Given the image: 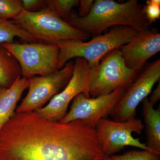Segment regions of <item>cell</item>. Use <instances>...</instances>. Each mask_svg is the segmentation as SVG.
<instances>
[{
	"mask_svg": "<svg viewBox=\"0 0 160 160\" xmlns=\"http://www.w3.org/2000/svg\"><path fill=\"white\" fill-rule=\"evenodd\" d=\"M95 129L80 121L17 113L0 130V160H103Z\"/></svg>",
	"mask_w": 160,
	"mask_h": 160,
	"instance_id": "obj_1",
	"label": "cell"
},
{
	"mask_svg": "<svg viewBox=\"0 0 160 160\" xmlns=\"http://www.w3.org/2000/svg\"><path fill=\"white\" fill-rule=\"evenodd\" d=\"M144 5L137 0L120 3L113 0L94 1L89 14L79 18L72 10L64 19L75 29L96 36L113 26H130L139 31L149 29V22L143 12Z\"/></svg>",
	"mask_w": 160,
	"mask_h": 160,
	"instance_id": "obj_2",
	"label": "cell"
},
{
	"mask_svg": "<svg viewBox=\"0 0 160 160\" xmlns=\"http://www.w3.org/2000/svg\"><path fill=\"white\" fill-rule=\"evenodd\" d=\"M139 31L130 26H118L109 28L104 34L96 36L87 42L60 41L57 44L59 47L58 70L74 58L85 59L89 68L97 66L108 52L129 42Z\"/></svg>",
	"mask_w": 160,
	"mask_h": 160,
	"instance_id": "obj_3",
	"label": "cell"
},
{
	"mask_svg": "<svg viewBox=\"0 0 160 160\" xmlns=\"http://www.w3.org/2000/svg\"><path fill=\"white\" fill-rule=\"evenodd\" d=\"M12 21L39 41L57 45L61 41H87L90 35L75 29L49 7L37 12L23 10Z\"/></svg>",
	"mask_w": 160,
	"mask_h": 160,
	"instance_id": "obj_4",
	"label": "cell"
},
{
	"mask_svg": "<svg viewBox=\"0 0 160 160\" xmlns=\"http://www.w3.org/2000/svg\"><path fill=\"white\" fill-rule=\"evenodd\" d=\"M90 98L109 94L122 86L128 87L139 73L126 66L119 48L109 52L97 66L89 68Z\"/></svg>",
	"mask_w": 160,
	"mask_h": 160,
	"instance_id": "obj_5",
	"label": "cell"
},
{
	"mask_svg": "<svg viewBox=\"0 0 160 160\" xmlns=\"http://www.w3.org/2000/svg\"><path fill=\"white\" fill-rule=\"evenodd\" d=\"M17 60L22 77L29 78L39 75H47L57 71L59 47L42 43L1 44Z\"/></svg>",
	"mask_w": 160,
	"mask_h": 160,
	"instance_id": "obj_6",
	"label": "cell"
},
{
	"mask_svg": "<svg viewBox=\"0 0 160 160\" xmlns=\"http://www.w3.org/2000/svg\"><path fill=\"white\" fill-rule=\"evenodd\" d=\"M144 128L142 120L135 117L125 122L102 119L95 129L102 151L105 155L110 157L127 146L150 150L146 143L132 135V132L141 134Z\"/></svg>",
	"mask_w": 160,
	"mask_h": 160,
	"instance_id": "obj_7",
	"label": "cell"
},
{
	"mask_svg": "<svg viewBox=\"0 0 160 160\" xmlns=\"http://www.w3.org/2000/svg\"><path fill=\"white\" fill-rule=\"evenodd\" d=\"M73 67L74 62L69 61L62 69L53 73L28 78V93L16 112H34L42 108L67 86L72 76Z\"/></svg>",
	"mask_w": 160,
	"mask_h": 160,
	"instance_id": "obj_8",
	"label": "cell"
},
{
	"mask_svg": "<svg viewBox=\"0 0 160 160\" xmlns=\"http://www.w3.org/2000/svg\"><path fill=\"white\" fill-rule=\"evenodd\" d=\"M160 60L146 62L134 82L125 89L112 112V120L125 122L135 117L139 103L151 92L154 84L160 81Z\"/></svg>",
	"mask_w": 160,
	"mask_h": 160,
	"instance_id": "obj_9",
	"label": "cell"
},
{
	"mask_svg": "<svg viewBox=\"0 0 160 160\" xmlns=\"http://www.w3.org/2000/svg\"><path fill=\"white\" fill-rule=\"evenodd\" d=\"M127 87L122 86L109 94L95 98H87L79 93L72 100L70 110L60 122L80 121L95 129L101 120L110 115Z\"/></svg>",
	"mask_w": 160,
	"mask_h": 160,
	"instance_id": "obj_10",
	"label": "cell"
},
{
	"mask_svg": "<svg viewBox=\"0 0 160 160\" xmlns=\"http://www.w3.org/2000/svg\"><path fill=\"white\" fill-rule=\"evenodd\" d=\"M89 69L86 60L75 58L72 76L67 86L54 96L47 106L34 112L46 119L60 122L67 113L69 103L77 95L82 93L90 98Z\"/></svg>",
	"mask_w": 160,
	"mask_h": 160,
	"instance_id": "obj_11",
	"label": "cell"
},
{
	"mask_svg": "<svg viewBox=\"0 0 160 160\" xmlns=\"http://www.w3.org/2000/svg\"><path fill=\"white\" fill-rule=\"evenodd\" d=\"M126 66L139 73L146 62L160 50V33L156 28L139 32L119 48Z\"/></svg>",
	"mask_w": 160,
	"mask_h": 160,
	"instance_id": "obj_12",
	"label": "cell"
},
{
	"mask_svg": "<svg viewBox=\"0 0 160 160\" xmlns=\"http://www.w3.org/2000/svg\"><path fill=\"white\" fill-rule=\"evenodd\" d=\"M28 85V78L21 77L9 88L0 87V130L15 113L17 103Z\"/></svg>",
	"mask_w": 160,
	"mask_h": 160,
	"instance_id": "obj_13",
	"label": "cell"
},
{
	"mask_svg": "<svg viewBox=\"0 0 160 160\" xmlns=\"http://www.w3.org/2000/svg\"><path fill=\"white\" fill-rule=\"evenodd\" d=\"M142 116L145 123L146 146L150 151L160 154V106L155 109L147 98L142 101Z\"/></svg>",
	"mask_w": 160,
	"mask_h": 160,
	"instance_id": "obj_14",
	"label": "cell"
},
{
	"mask_svg": "<svg viewBox=\"0 0 160 160\" xmlns=\"http://www.w3.org/2000/svg\"><path fill=\"white\" fill-rule=\"evenodd\" d=\"M21 67L17 60L0 45V87L8 88L21 77Z\"/></svg>",
	"mask_w": 160,
	"mask_h": 160,
	"instance_id": "obj_15",
	"label": "cell"
},
{
	"mask_svg": "<svg viewBox=\"0 0 160 160\" xmlns=\"http://www.w3.org/2000/svg\"><path fill=\"white\" fill-rule=\"evenodd\" d=\"M20 38L26 43L37 42L39 41L29 34L13 21L0 18V45L14 43L15 38Z\"/></svg>",
	"mask_w": 160,
	"mask_h": 160,
	"instance_id": "obj_16",
	"label": "cell"
},
{
	"mask_svg": "<svg viewBox=\"0 0 160 160\" xmlns=\"http://www.w3.org/2000/svg\"><path fill=\"white\" fill-rule=\"evenodd\" d=\"M23 10L22 0H0V18L13 20Z\"/></svg>",
	"mask_w": 160,
	"mask_h": 160,
	"instance_id": "obj_17",
	"label": "cell"
},
{
	"mask_svg": "<svg viewBox=\"0 0 160 160\" xmlns=\"http://www.w3.org/2000/svg\"><path fill=\"white\" fill-rule=\"evenodd\" d=\"M47 6L53 9L62 19H65L73 10L79 6L78 0H48Z\"/></svg>",
	"mask_w": 160,
	"mask_h": 160,
	"instance_id": "obj_18",
	"label": "cell"
},
{
	"mask_svg": "<svg viewBox=\"0 0 160 160\" xmlns=\"http://www.w3.org/2000/svg\"><path fill=\"white\" fill-rule=\"evenodd\" d=\"M112 160H160V154L149 150H133L110 157Z\"/></svg>",
	"mask_w": 160,
	"mask_h": 160,
	"instance_id": "obj_19",
	"label": "cell"
},
{
	"mask_svg": "<svg viewBox=\"0 0 160 160\" xmlns=\"http://www.w3.org/2000/svg\"><path fill=\"white\" fill-rule=\"evenodd\" d=\"M143 12L148 21L152 24L160 17V0H147Z\"/></svg>",
	"mask_w": 160,
	"mask_h": 160,
	"instance_id": "obj_20",
	"label": "cell"
},
{
	"mask_svg": "<svg viewBox=\"0 0 160 160\" xmlns=\"http://www.w3.org/2000/svg\"><path fill=\"white\" fill-rule=\"evenodd\" d=\"M23 9L28 12H37L48 7L47 1L22 0Z\"/></svg>",
	"mask_w": 160,
	"mask_h": 160,
	"instance_id": "obj_21",
	"label": "cell"
},
{
	"mask_svg": "<svg viewBox=\"0 0 160 160\" xmlns=\"http://www.w3.org/2000/svg\"><path fill=\"white\" fill-rule=\"evenodd\" d=\"M93 0H80L79 1V10L78 16L79 18L86 17L89 14L93 4Z\"/></svg>",
	"mask_w": 160,
	"mask_h": 160,
	"instance_id": "obj_22",
	"label": "cell"
},
{
	"mask_svg": "<svg viewBox=\"0 0 160 160\" xmlns=\"http://www.w3.org/2000/svg\"><path fill=\"white\" fill-rule=\"evenodd\" d=\"M160 99V81H159V83L158 84L156 89H155L154 91L152 92L151 96L149 98V102L152 106H154L156 104Z\"/></svg>",
	"mask_w": 160,
	"mask_h": 160,
	"instance_id": "obj_23",
	"label": "cell"
},
{
	"mask_svg": "<svg viewBox=\"0 0 160 160\" xmlns=\"http://www.w3.org/2000/svg\"><path fill=\"white\" fill-rule=\"evenodd\" d=\"M103 160H112L111 159V158H110V157L107 156V157H106L104 159H103Z\"/></svg>",
	"mask_w": 160,
	"mask_h": 160,
	"instance_id": "obj_24",
	"label": "cell"
}]
</instances>
